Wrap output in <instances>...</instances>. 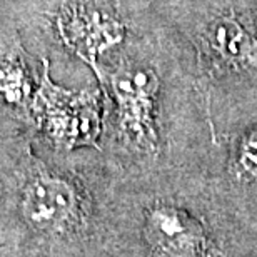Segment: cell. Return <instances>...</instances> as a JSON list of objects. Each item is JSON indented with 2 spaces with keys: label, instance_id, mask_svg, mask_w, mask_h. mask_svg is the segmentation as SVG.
<instances>
[{
  "label": "cell",
  "instance_id": "1",
  "mask_svg": "<svg viewBox=\"0 0 257 257\" xmlns=\"http://www.w3.org/2000/svg\"><path fill=\"white\" fill-rule=\"evenodd\" d=\"M159 85L156 72L134 64H122L110 75L122 136L128 146L146 154H156L159 146L156 127Z\"/></svg>",
  "mask_w": 257,
  "mask_h": 257
},
{
  "label": "cell",
  "instance_id": "2",
  "mask_svg": "<svg viewBox=\"0 0 257 257\" xmlns=\"http://www.w3.org/2000/svg\"><path fill=\"white\" fill-rule=\"evenodd\" d=\"M144 235L156 257H227L195 215L169 202L147 209Z\"/></svg>",
  "mask_w": 257,
  "mask_h": 257
},
{
  "label": "cell",
  "instance_id": "3",
  "mask_svg": "<svg viewBox=\"0 0 257 257\" xmlns=\"http://www.w3.org/2000/svg\"><path fill=\"white\" fill-rule=\"evenodd\" d=\"M20 212L25 222L39 232H64L80 217V197L70 181L37 172L22 189Z\"/></svg>",
  "mask_w": 257,
  "mask_h": 257
},
{
  "label": "cell",
  "instance_id": "4",
  "mask_svg": "<svg viewBox=\"0 0 257 257\" xmlns=\"http://www.w3.org/2000/svg\"><path fill=\"white\" fill-rule=\"evenodd\" d=\"M42 109L45 124L57 144L69 149L95 146L99 112L92 94H72L47 82L42 92Z\"/></svg>",
  "mask_w": 257,
  "mask_h": 257
},
{
  "label": "cell",
  "instance_id": "5",
  "mask_svg": "<svg viewBox=\"0 0 257 257\" xmlns=\"http://www.w3.org/2000/svg\"><path fill=\"white\" fill-rule=\"evenodd\" d=\"M200 54L215 70L257 69V30L232 15L207 24L199 37Z\"/></svg>",
  "mask_w": 257,
  "mask_h": 257
},
{
  "label": "cell",
  "instance_id": "6",
  "mask_svg": "<svg viewBox=\"0 0 257 257\" xmlns=\"http://www.w3.org/2000/svg\"><path fill=\"white\" fill-rule=\"evenodd\" d=\"M235 174L245 182H257V125L240 139L235 154Z\"/></svg>",
  "mask_w": 257,
  "mask_h": 257
}]
</instances>
